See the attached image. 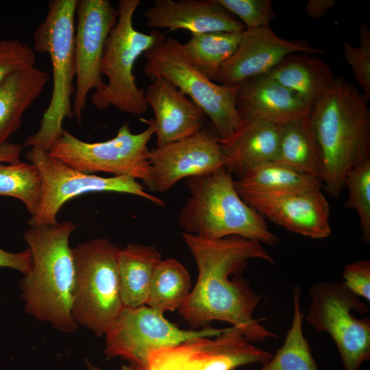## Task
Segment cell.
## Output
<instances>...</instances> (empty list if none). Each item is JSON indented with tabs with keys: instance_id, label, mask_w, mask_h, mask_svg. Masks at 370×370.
Listing matches in <instances>:
<instances>
[{
	"instance_id": "4dcf8cb0",
	"label": "cell",
	"mask_w": 370,
	"mask_h": 370,
	"mask_svg": "<svg viewBox=\"0 0 370 370\" xmlns=\"http://www.w3.org/2000/svg\"><path fill=\"white\" fill-rule=\"evenodd\" d=\"M344 187L348 190L345 207L358 215L362 239L370 242V160L352 168L346 175Z\"/></svg>"
},
{
	"instance_id": "d4e9b609",
	"label": "cell",
	"mask_w": 370,
	"mask_h": 370,
	"mask_svg": "<svg viewBox=\"0 0 370 370\" xmlns=\"http://www.w3.org/2000/svg\"><path fill=\"white\" fill-rule=\"evenodd\" d=\"M275 162L322 182L323 157L309 116L282 126Z\"/></svg>"
},
{
	"instance_id": "52a82bcc",
	"label": "cell",
	"mask_w": 370,
	"mask_h": 370,
	"mask_svg": "<svg viewBox=\"0 0 370 370\" xmlns=\"http://www.w3.org/2000/svg\"><path fill=\"white\" fill-rule=\"evenodd\" d=\"M119 250L106 238L90 240L72 248L73 316L77 324L97 336L106 334L124 308L118 270Z\"/></svg>"
},
{
	"instance_id": "d6a6232c",
	"label": "cell",
	"mask_w": 370,
	"mask_h": 370,
	"mask_svg": "<svg viewBox=\"0 0 370 370\" xmlns=\"http://www.w3.org/2000/svg\"><path fill=\"white\" fill-rule=\"evenodd\" d=\"M236 16L245 29L269 27L275 15L271 0H216Z\"/></svg>"
},
{
	"instance_id": "f1b7e54d",
	"label": "cell",
	"mask_w": 370,
	"mask_h": 370,
	"mask_svg": "<svg viewBox=\"0 0 370 370\" xmlns=\"http://www.w3.org/2000/svg\"><path fill=\"white\" fill-rule=\"evenodd\" d=\"M304 314L301 308V290L293 291V317L282 347L259 370H319L303 332Z\"/></svg>"
},
{
	"instance_id": "f35d334b",
	"label": "cell",
	"mask_w": 370,
	"mask_h": 370,
	"mask_svg": "<svg viewBox=\"0 0 370 370\" xmlns=\"http://www.w3.org/2000/svg\"><path fill=\"white\" fill-rule=\"evenodd\" d=\"M88 370H100L97 366L92 365L89 361L86 362ZM119 370H145L143 368L133 364L123 365Z\"/></svg>"
},
{
	"instance_id": "7402d4cb",
	"label": "cell",
	"mask_w": 370,
	"mask_h": 370,
	"mask_svg": "<svg viewBox=\"0 0 370 370\" xmlns=\"http://www.w3.org/2000/svg\"><path fill=\"white\" fill-rule=\"evenodd\" d=\"M265 75L293 91L311 108L336 78L329 65L308 53L285 56Z\"/></svg>"
},
{
	"instance_id": "9a60e30c",
	"label": "cell",
	"mask_w": 370,
	"mask_h": 370,
	"mask_svg": "<svg viewBox=\"0 0 370 370\" xmlns=\"http://www.w3.org/2000/svg\"><path fill=\"white\" fill-rule=\"evenodd\" d=\"M150 180L147 186L164 193L184 178L204 176L225 167L217 136L200 130L194 135L150 150Z\"/></svg>"
},
{
	"instance_id": "484cf974",
	"label": "cell",
	"mask_w": 370,
	"mask_h": 370,
	"mask_svg": "<svg viewBox=\"0 0 370 370\" xmlns=\"http://www.w3.org/2000/svg\"><path fill=\"white\" fill-rule=\"evenodd\" d=\"M239 195L275 196L323 188L322 182L275 161L260 164L234 180Z\"/></svg>"
},
{
	"instance_id": "ba28073f",
	"label": "cell",
	"mask_w": 370,
	"mask_h": 370,
	"mask_svg": "<svg viewBox=\"0 0 370 370\" xmlns=\"http://www.w3.org/2000/svg\"><path fill=\"white\" fill-rule=\"evenodd\" d=\"M143 71L151 80L167 79L199 106L211 120L221 141H225L237 130L241 121L236 95L237 86L214 82L186 58L182 43L165 38L143 55Z\"/></svg>"
},
{
	"instance_id": "30bf717a",
	"label": "cell",
	"mask_w": 370,
	"mask_h": 370,
	"mask_svg": "<svg viewBox=\"0 0 370 370\" xmlns=\"http://www.w3.org/2000/svg\"><path fill=\"white\" fill-rule=\"evenodd\" d=\"M310 305L304 318L313 329L325 332L336 344L345 370H358L370 359V319L352 314L368 312V306L343 282L314 283L308 292Z\"/></svg>"
},
{
	"instance_id": "4fadbf2b",
	"label": "cell",
	"mask_w": 370,
	"mask_h": 370,
	"mask_svg": "<svg viewBox=\"0 0 370 370\" xmlns=\"http://www.w3.org/2000/svg\"><path fill=\"white\" fill-rule=\"evenodd\" d=\"M273 354L251 344L231 326L213 337H197L152 352L146 370H234L264 364Z\"/></svg>"
},
{
	"instance_id": "4316f807",
	"label": "cell",
	"mask_w": 370,
	"mask_h": 370,
	"mask_svg": "<svg viewBox=\"0 0 370 370\" xmlns=\"http://www.w3.org/2000/svg\"><path fill=\"white\" fill-rule=\"evenodd\" d=\"M186 267L173 258L161 260L153 273L147 306L164 313L178 310L190 293Z\"/></svg>"
},
{
	"instance_id": "83f0119b",
	"label": "cell",
	"mask_w": 370,
	"mask_h": 370,
	"mask_svg": "<svg viewBox=\"0 0 370 370\" xmlns=\"http://www.w3.org/2000/svg\"><path fill=\"white\" fill-rule=\"evenodd\" d=\"M243 32H216L192 35L185 44H182V49L187 60L211 79L235 52Z\"/></svg>"
},
{
	"instance_id": "8d00e7d4",
	"label": "cell",
	"mask_w": 370,
	"mask_h": 370,
	"mask_svg": "<svg viewBox=\"0 0 370 370\" xmlns=\"http://www.w3.org/2000/svg\"><path fill=\"white\" fill-rule=\"evenodd\" d=\"M336 3L335 0H308L305 5V12L310 17L319 19L323 17Z\"/></svg>"
},
{
	"instance_id": "1f68e13d",
	"label": "cell",
	"mask_w": 370,
	"mask_h": 370,
	"mask_svg": "<svg viewBox=\"0 0 370 370\" xmlns=\"http://www.w3.org/2000/svg\"><path fill=\"white\" fill-rule=\"evenodd\" d=\"M359 45L356 47L347 41L343 42V55L349 64L353 75L362 89V95L370 98V29L361 23L359 29Z\"/></svg>"
},
{
	"instance_id": "7a4b0ae2",
	"label": "cell",
	"mask_w": 370,
	"mask_h": 370,
	"mask_svg": "<svg viewBox=\"0 0 370 370\" xmlns=\"http://www.w3.org/2000/svg\"><path fill=\"white\" fill-rule=\"evenodd\" d=\"M362 92L338 77L312 106L309 119L324 166L323 187L338 198L354 167L370 160V110Z\"/></svg>"
},
{
	"instance_id": "5b68a950",
	"label": "cell",
	"mask_w": 370,
	"mask_h": 370,
	"mask_svg": "<svg viewBox=\"0 0 370 370\" xmlns=\"http://www.w3.org/2000/svg\"><path fill=\"white\" fill-rule=\"evenodd\" d=\"M78 0H50L43 21L33 34L34 49L49 56L53 71L51 100L40 127L25 140V146L49 151L62 135L65 118L73 117L75 92V15Z\"/></svg>"
},
{
	"instance_id": "ffe728a7",
	"label": "cell",
	"mask_w": 370,
	"mask_h": 370,
	"mask_svg": "<svg viewBox=\"0 0 370 370\" xmlns=\"http://www.w3.org/2000/svg\"><path fill=\"white\" fill-rule=\"evenodd\" d=\"M151 81L145 95L154 113L156 147L199 132L206 116L202 109L167 79L158 77Z\"/></svg>"
},
{
	"instance_id": "74e56055",
	"label": "cell",
	"mask_w": 370,
	"mask_h": 370,
	"mask_svg": "<svg viewBox=\"0 0 370 370\" xmlns=\"http://www.w3.org/2000/svg\"><path fill=\"white\" fill-rule=\"evenodd\" d=\"M22 149L23 145L21 144L4 143L0 146V162L12 164L20 162Z\"/></svg>"
},
{
	"instance_id": "277c9868",
	"label": "cell",
	"mask_w": 370,
	"mask_h": 370,
	"mask_svg": "<svg viewBox=\"0 0 370 370\" xmlns=\"http://www.w3.org/2000/svg\"><path fill=\"white\" fill-rule=\"evenodd\" d=\"M186 184L190 197L178 216L184 232L210 240L238 236L270 246L278 242L264 218L240 197L225 167Z\"/></svg>"
},
{
	"instance_id": "8992f818",
	"label": "cell",
	"mask_w": 370,
	"mask_h": 370,
	"mask_svg": "<svg viewBox=\"0 0 370 370\" xmlns=\"http://www.w3.org/2000/svg\"><path fill=\"white\" fill-rule=\"evenodd\" d=\"M140 0H119L118 17L104 49L101 64V75L108 79L105 86L91 95L99 110L110 106L136 116L144 114L149 107L145 90L138 87L133 73L137 59L165 38L158 30L145 34L133 24L134 14Z\"/></svg>"
},
{
	"instance_id": "6da1fadb",
	"label": "cell",
	"mask_w": 370,
	"mask_h": 370,
	"mask_svg": "<svg viewBox=\"0 0 370 370\" xmlns=\"http://www.w3.org/2000/svg\"><path fill=\"white\" fill-rule=\"evenodd\" d=\"M182 236L198 268L197 282L178 309L192 329L218 320L230 323L251 342L276 338L253 315L262 296L239 275L251 259L275 263L262 244L238 236L210 240L182 232Z\"/></svg>"
},
{
	"instance_id": "3957f363",
	"label": "cell",
	"mask_w": 370,
	"mask_h": 370,
	"mask_svg": "<svg viewBox=\"0 0 370 370\" xmlns=\"http://www.w3.org/2000/svg\"><path fill=\"white\" fill-rule=\"evenodd\" d=\"M76 227L71 221H58L29 226L23 235L33 260L21 282L25 311L67 333L77 328L72 313L75 264L69 247Z\"/></svg>"
},
{
	"instance_id": "44dd1931",
	"label": "cell",
	"mask_w": 370,
	"mask_h": 370,
	"mask_svg": "<svg viewBox=\"0 0 370 370\" xmlns=\"http://www.w3.org/2000/svg\"><path fill=\"white\" fill-rule=\"evenodd\" d=\"M282 126L260 120H245L231 138L221 141L225 169L240 177L248 171L275 161Z\"/></svg>"
},
{
	"instance_id": "d6986e66",
	"label": "cell",
	"mask_w": 370,
	"mask_h": 370,
	"mask_svg": "<svg viewBox=\"0 0 370 370\" xmlns=\"http://www.w3.org/2000/svg\"><path fill=\"white\" fill-rule=\"evenodd\" d=\"M236 86V105L241 121L260 120L283 126L310 115L308 105L265 75Z\"/></svg>"
},
{
	"instance_id": "2e32d148",
	"label": "cell",
	"mask_w": 370,
	"mask_h": 370,
	"mask_svg": "<svg viewBox=\"0 0 370 370\" xmlns=\"http://www.w3.org/2000/svg\"><path fill=\"white\" fill-rule=\"evenodd\" d=\"M299 52L324 53L306 41L280 38L270 27L245 29L235 52L211 80L225 86H237L250 78L267 74L285 56Z\"/></svg>"
},
{
	"instance_id": "ac0fdd59",
	"label": "cell",
	"mask_w": 370,
	"mask_h": 370,
	"mask_svg": "<svg viewBox=\"0 0 370 370\" xmlns=\"http://www.w3.org/2000/svg\"><path fill=\"white\" fill-rule=\"evenodd\" d=\"M152 30L184 29L192 35L208 32H243L244 25L216 0H154L143 13Z\"/></svg>"
},
{
	"instance_id": "603a6c76",
	"label": "cell",
	"mask_w": 370,
	"mask_h": 370,
	"mask_svg": "<svg viewBox=\"0 0 370 370\" xmlns=\"http://www.w3.org/2000/svg\"><path fill=\"white\" fill-rule=\"evenodd\" d=\"M49 75L35 66L10 75L0 85V146L20 127L23 116L40 95Z\"/></svg>"
},
{
	"instance_id": "7c38bea8",
	"label": "cell",
	"mask_w": 370,
	"mask_h": 370,
	"mask_svg": "<svg viewBox=\"0 0 370 370\" xmlns=\"http://www.w3.org/2000/svg\"><path fill=\"white\" fill-rule=\"evenodd\" d=\"M225 330L206 326L184 330L149 306L124 307L104 335L108 357H121L146 370L149 354L197 337H213Z\"/></svg>"
},
{
	"instance_id": "8fae6325",
	"label": "cell",
	"mask_w": 370,
	"mask_h": 370,
	"mask_svg": "<svg viewBox=\"0 0 370 370\" xmlns=\"http://www.w3.org/2000/svg\"><path fill=\"white\" fill-rule=\"evenodd\" d=\"M26 158L38 169L42 186L40 205L36 213L29 218V226L58 222L57 215L66 201L88 193H126L164 206L162 199L146 192L143 186L132 177H103L85 173L54 158L49 151L39 148L32 147Z\"/></svg>"
},
{
	"instance_id": "9c48e42d",
	"label": "cell",
	"mask_w": 370,
	"mask_h": 370,
	"mask_svg": "<svg viewBox=\"0 0 370 370\" xmlns=\"http://www.w3.org/2000/svg\"><path fill=\"white\" fill-rule=\"evenodd\" d=\"M147 127L134 134L127 123L109 140L88 143L67 130L64 131L49 150V153L66 165L81 172H105L114 176H130L148 186L150 180L148 143L154 135L153 119L143 120Z\"/></svg>"
},
{
	"instance_id": "e0dca14e",
	"label": "cell",
	"mask_w": 370,
	"mask_h": 370,
	"mask_svg": "<svg viewBox=\"0 0 370 370\" xmlns=\"http://www.w3.org/2000/svg\"><path fill=\"white\" fill-rule=\"evenodd\" d=\"M311 190L275 196L240 195L264 218L287 230L322 239L331 234L330 204L321 191Z\"/></svg>"
},
{
	"instance_id": "f546056e",
	"label": "cell",
	"mask_w": 370,
	"mask_h": 370,
	"mask_svg": "<svg viewBox=\"0 0 370 370\" xmlns=\"http://www.w3.org/2000/svg\"><path fill=\"white\" fill-rule=\"evenodd\" d=\"M41 187L38 170L33 164L22 161L7 164L0 162V196L20 200L31 216L38 209Z\"/></svg>"
},
{
	"instance_id": "836d02e7",
	"label": "cell",
	"mask_w": 370,
	"mask_h": 370,
	"mask_svg": "<svg viewBox=\"0 0 370 370\" xmlns=\"http://www.w3.org/2000/svg\"><path fill=\"white\" fill-rule=\"evenodd\" d=\"M34 49L17 40H0V85L12 73L35 66Z\"/></svg>"
},
{
	"instance_id": "d590c367",
	"label": "cell",
	"mask_w": 370,
	"mask_h": 370,
	"mask_svg": "<svg viewBox=\"0 0 370 370\" xmlns=\"http://www.w3.org/2000/svg\"><path fill=\"white\" fill-rule=\"evenodd\" d=\"M33 260L28 248L17 253L7 251L0 247V267H8L27 275L32 268Z\"/></svg>"
},
{
	"instance_id": "cb8c5ba5",
	"label": "cell",
	"mask_w": 370,
	"mask_h": 370,
	"mask_svg": "<svg viewBox=\"0 0 370 370\" xmlns=\"http://www.w3.org/2000/svg\"><path fill=\"white\" fill-rule=\"evenodd\" d=\"M161 260V254L154 246L129 244L120 249L118 270L124 307L147 305L152 277Z\"/></svg>"
},
{
	"instance_id": "5bb4252c",
	"label": "cell",
	"mask_w": 370,
	"mask_h": 370,
	"mask_svg": "<svg viewBox=\"0 0 370 370\" xmlns=\"http://www.w3.org/2000/svg\"><path fill=\"white\" fill-rule=\"evenodd\" d=\"M74 36L75 81L73 116L81 122L90 91L106 85L101 64L108 37L116 24L118 11L108 0H78Z\"/></svg>"
},
{
	"instance_id": "e575fe53",
	"label": "cell",
	"mask_w": 370,
	"mask_h": 370,
	"mask_svg": "<svg viewBox=\"0 0 370 370\" xmlns=\"http://www.w3.org/2000/svg\"><path fill=\"white\" fill-rule=\"evenodd\" d=\"M347 288L358 297L370 300V261L362 260L346 265L342 273Z\"/></svg>"
}]
</instances>
